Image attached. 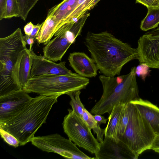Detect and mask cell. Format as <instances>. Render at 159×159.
Segmentation results:
<instances>
[{
  "label": "cell",
  "mask_w": 159,
  "mask_h": 159,
  "mask_svg": "<svg viewBox=\"0 0 159 159\" xmlns=\"http://www.w3.org/2000/svg\"><path fill=\"white\" fill-rule=\"evenodd\" d=\"M85 44L98 70L107 76L119 75L125 65L137 58L136 49L107 31L89 32Z\"/></svg>",
  "instance_id": "1"
},
{
  "label": "cell",
  "mask_w": 159,
  "mask_h": 159,
  "mask_svg": "<svg viewBox=\"0 0 159 159\" xmlns=\"http://www.w3.org/2000/svg\"><path fill=\"white\" fill-rule=\"evenodd\" d=\"M58 97L40 95L32 98L20 113L0 125V128L15 136L20 142V146L31 142L39 128L46 122Z\"/></svg>",
  "instance_id": "2"
},
{
  "label": "cell",
  "mask_w": 159,
  "mask_h": 159,
  "mask_svg": "<svg viewBox=\"0 0 159 159\" xmlns=\"http://www.w3.org/2000/svg\"><path fill=\"white\" fill-rule=\"evenodd\" d=\"M26 44L20 28L0 38V97L23 89L19 70Z\"/></svg>",
  "instance_id": "3"
},
{
  "label": "cell",
  "mask_w": 159,
  "mask_h": 159,
  "mask_svg": "<svg viewBox=\"0 0 159 159\" xmlns=\"http://www.w3.org/2000/svg\"><path fill=\"white\" fill-rule=\"evenodd\" d=\"M136 75L135 67H132L128 74L116 77L100 75L103 93L90 113L93 115L106 113L109 115L117 104H126L139 98Z\"/></svg>",
  "instance_id": "4"
},
{
  "label": "cell",
  "mask_w": 159,
  "mask_h": 159,
  "mask_svg": "<svg viewBox=\"0 0 159 159\" xmlns=\"http://www.w3.org/2000/svg\"><path fill=\"white\" fill-rule=\"evenodd\" d=\"M89 79L77 76L43 75L30 77L23 89L28 93L60 96L85 89Z\"/></svg>",
  "instance_id": "5"
},
{
  "label": "cell",
  "mask_w": 159,
  "mask_h": 159,
  "mask_svg": "<svg viewBox=\"0 0 159 159\" xmlns=\"http://www.w3.org/2000/svg\"><path fill=\"white\" fill-rule=\"evenodd\" d=\"M129 104V120L124 134L119 139L128 146L137 159L143 152L151 149L156 135L134 104L131 102Z\"/></svg>",
  "instance_id": "6"
},
{
  "label": "cell",
  "mask_w": 159,
  "mask_h": 159,
  "mask_svg": "<svg viewBox=\"0 0 159 159\" xmlns=\"http://www.w3.org/2000/svg\"><path fill=\"white\" fill-rule=\"evenodd\" d=\"M68 111L62 123L64 132L77 146L95 154L100 149V143L82 118L72 110Z\"/></svg>",
  "instance_id": "7"
},
{
  "label": "cell",
  "mask_w": 159,
  "mask_h": 159,
  "mask_svg": "<svg viewBox=\"0 0 159 159\" xmlns=\"http://www.w3.org/2000/svg\"><path fill=\"white\" fill-rule=\"evenodd\" d=\"M31 142L33 145L43 151L55 153L66 158L95 159L86 155L70 139L58 134L34 137Z\"/></svg>",
  "instance_id": "8"
},
{
  "label": "cell",
  "mask_w": 159,
  "mask_h": 159,
  "mask_svg": "<svg viewBox=\"0 0 159 159\" xmlns=\"http://www.w3.org/2000/svg\"><path fill=\"white\" fill-rule=\"evenodd\" d=\"M74 24L71 22L62 25L55 33L43 49V57L54 62L61 61L70 45L74 43L77 36L71 30Z\"/></svg>",
  "instance_id": "9"
},
{
  "label": "cell",
  "mask_w": 159,
  "mask_h": 159,
  "mask_svg": "<svg viewBox=\"0 0 159 159\" xmlns=\"http://www.w3.org/2000/svg\"><path fill=\"white\" fill-rule=\"evenodd\" d=\"M136 48L140 64L159 69V27L141 36Z\"/></svg>",
  "instance_id": "10"
},
{
  "label": "cell",
  "mask_w": 159,
  "mask_h": 159,
  "mask_svg": "<svg viewBox=\"0 0 159 159\" xmlns=\"http://www.w3.org/2000/svg\"><path fill=\"white\" fill-rule=\"evenodd\" d=\"M32 98L23 89L0 97V125L20 113Z\"/></svg>",
  "instance_id": "11"
},
{
  "label": "cell",
  "mask_w": 159,
  "mask_h": 159,
  "mask_svg": "<svg viewBox=\"0 0 159 159\" xmlns=\"http://www.w3.org/2000/svg\"><path fill=\"white\" fill-rule=\"evenodd\" d=\"M94 154L96 159H137L134 152L122 141L107 136Z\"/></svg>",
  "instance_id": "12"
},
{
  "label": "cell",
  "mask_w": 159,
  "mask_h": 159,
  "mask_svg": "<svg viewBox=\"0 0 159 159\" xmlns=\"http://www.w3.org/2000/svg\"><path fill=\"white\" fill-rule=\"evenodd\" d=\"M31 52L33 58L30 77L43 75H79L68 69L65 66V61L56 63L43 56L36 55L33 50Z\"/></svg>",
  "instance_id": "13"
},
{
  "label": "cell",
  "mask_w": 159,
  "mask_h": 159,
  "mask_svg": "<svg viewBox=\"0 0 159 159\" xmlns=\"http://www.w3.org/2000/svg\"><path fill=\"white\" fill-rule=\"evenodd\" d=\"M70 66L76 73L86 78L95 77L98 69L94 60L83 52H74L68 57Z\"/></svg>",
  "instance_id": "14"
},
{
  "label": "cell",
  "mask_w": 159,
  "mask_h": 159,
  "mask_svg": "<svg viewBox=\"0 0 159 159\" xmlns=\"http://www.w3.org/2000/svg\"><path fill=\"white\" fill-rule=\"evenodd\" d=\"M131 102L148 122L155 135H159V108L149 101L140 98Z\"/></svg>",
  "instance_id": "15"
},
{
  "label": "cell",
  "mask_w": 159,
  "mask_h": 159,
  "mask_svg": "<svg viewBox=\"0 0 159 159\" xmlns=\"http://www.w3.org/2000/svg\"><path fill=\"white\" fill-rule=\"evenodd\" d=\"M60 23L55 16H47L35 38L38 43L46 45L58 30Z\"/></svg>",
  "instance_id": "16"
},
{
  "label": "cell",
  "mask_w": 159,
  "mask_h": 159,
  "mask_svg": "<svg viewBox=\"0 0 159 159\" xmlns=\"http://www.w3.org/2000/svg\"><path fill=\"white\" fill-rule=\"evenodd\" d=\"M126 104L119 103L115 105L109 115L108 122L105 128L104 136L118 140L117 129L121 115Z\"/></svg>",
  "instance_id": "17"
},
{
  "label": "cell",
  "mask_w": 159,
  "mask_h": 159,
  "mask_svg": "<svg viewBox=\"0 0 159 159\" xmlns=\"http://www.w3.org/2000/svg\"><path fill=\"white\" fill-rule=\"evenodd\" d=\"M27 48L21 60L19 70V80L23 89L30 78V71L32 63L31 51Z\"/></svg>",
  "instance_id": "18"
},
{
  "label": "cell",
  "mask_w": 159,
  "mask_h": 159,
  "mask_svg": "<svg viewBox=\"0 0 159 159\" xmlns=\"http://www.w3.org/2000/svg\"><path fill=\"white\" fill-rule=\"evenodd\" d=\"M145 17L141 21L140 28L146 31L155 29L159 25V6L149 7Z\"/></svg>",
  "instance_id": "19"
},
{
  "label": "cell",
  "mask_w": 159,
  "mask_h": 159,
  "mask_svg": "<svg viewBox=\"0 0 159 159\" xmlns=\"http://www.w3.org/2000/svg\"><path fill=\"white\" fill-rule=\"evenodd\" d=\"M80 91L70 92L67 95L70 96L71 99L70 104L72 110L82 118L84 110L85 108L80 98Z\"/></svg>",
  "instance_id": "20"
},
{
  "label": "cell",
  "mask_w": 159,
  "mask_h": 159,
  "mask_svg": "<svg viewBox=\"0 0 159 159\" xmlns=\"http://www.w3.org/2000/svg\"><path fill=\"white\" fill-rule=\"evenodd\" d=\"M82 119L87 124L89 127L92 129L97 136L100 137L103 133V129L101 127V125L98 124L94 119L93 115L85 108L84 110Z\"/></svg>",
  "instance_id": "21"
},
{
  "label": "cell",
  "mask_w": 159,
  "mask_h": 159,
  "mask_svg": "<svg viewBox=\"0 0 159 159\" xmlns=\"http://www.w3.org/2000/svg\"><path fill=\"white\" fill-rule=\"evenodd\" d=\"M129 103L125 105L117 129V137L119 139L124 134L129 120L130 109Z\"/></svg>",
  "instance_id": "22"
},
{
  "label": "cell",
  "mask_w": 159,
  "mask_h": 159,
  "mask_svg": "<svg viewBox=\"0 0 159 159\" xmlns=\"http://www.w3.org/2000/svg\"><path fill=\"white\" fill-rule=\"evenodd\" d=\"M20 12V18L24 21L29 13L39 0H17Z\"/></svg>",
  "instance_id": "23"
},
{
  "label": "cell",
  "mask_w": 159,
  "mask_h": 159,
  "mask_svg": "<svg viewBox=\"0 0 159 159\" xmlns=\"http://www.w3.org/2000/svg\"><path fill=\"white\" fill-rule=\"evenodd\" d=\"M20 12L17 0H7L4 19L20 17Z\"/></svg>",
  "instance_id": "24"
},
{
  "label": "cell",
  "mask_w": 159,
  "mask_h": 159,
  "mask_svg": "<svg viewBox=\"0 0 159 159\" xmlns=\"http://www.w3.org/2000/svg\"><path fill=\"white\" fill-rule=\"evenodd\" d=\"M0 133L2 138L9 145L15 148L20 145L19 141L11 133L1 128H0Z\"/></svg>",
  "instance_id": "25"
},
{
  "label": "cell",
  "mask_w": 159,
  "mask_h": 159,
  "mask_svg": "<svg viewBox=\"0 0 159 159\" xmlns=\"http://www.w3.org/2000/svg\"><path fill=\"white\" fill-rule=\"evenodd\" d=\"M150 68L147 65L144 64H140L137 67H136V75L141 76L143 80L148 74V69Z\"/></svg>",
  "instance_id": "26"
},
{
  "label": "cell",
  "mask_w": 159,
  "mask_h": 159,
  "mask_svg": "<svg viewBox=\"0 0 159 159\" xmlns=\"http://www.w3.org/2000/svg\"><path fill=\"white\" fill-rule=\"evenodd\" d=\"M136 3L141 4L147 8L159 6V0H136Z\"/></svg>",
  "instance_id": "27"
},
{
  "label": "cell",
  "mask_w": 159,
  "mask_h": 159,
  "mask_svg": "<svg viewBox=\"0 0 159 159\" xmlns=\"http://www.w3.org/2000/svg\"><path fill=\"white\" fill-rule=\"evenodd\" d=\"M7 0H0V20L4 19Z\"/></svg>",
  "instance_id": "28"
},
{
  "label": "cell",
  "mask_w": 159,
  "mask_h": 159,
  "mask_svg": "<svg viewBox=\"0 0 159 159\" xmlns=\"http://www.w3.org/2000/svg\"><path fill=\"white\" fill-rule=\"evenodd\" d=\"M34 25L31 22L28 23L24 27V30L25 35L30 36L33 31Z\"/></svg>",
  "instance_id": "29"
},
{
  "label": "cell",
  "mask_w": 159,
  "mask_h": 159,
  "mask_svg": "<svg viewBox=\"0 0 159 159\" xmlns=\"http://www.w3.org/2000/svg\"><path fill=\"white\" fill-rule=\"evenodd\" d=\"M43 22L34 25V28L30 37L34 39L39 33L40 29L43 25Z\"/></svg>",
  "instance_id": "30"
},
{
  "label": "cell",
  "mask_w": 159,
  "mask_h": 159,
  "mask_svg": "<svg viewBox=\"0 0 159 159\" xmlns=\"http://www.w3.org/2000/svg\"><path fill=\"white\" fill-rule=\"evenodd\" d=\"M151 149L159 153V135L156 136L153 142Z\"/></svg>",
  "instance_id": "31"
},
{
  "label": "cell",
  "mask_w": 159,
  "mask_h": 159,
  "mask_svg": "<svg viewBox=\"0 0 159 159\" xmlns=\"http://www.w3.org/2000/svg\"><path fill=\"white\" fill-rule=\"evenodd\" d=\"M93 117L95 120L100 125L106 124L108 120V119L105 118L104 116L101 115H93Z\"/></svg>",
  "instance_id": "32"
},
{
  "label": "cell",
  "mask_w": 159,
  "mask_h": 159,
  "mask_svg": "<svg viewBox=\"0 0 159 159\" xmlns=\"http://www.w3.org/2000/svg\"><path fill=\"white\" fill-rule=\"evenodd\" d=\"M24 38L25 41L26 42L27 44L30 45V50H32V48L34 42V39L30 36L25 35L24 36Z\"/></svg>",
  "instance_id": "33"
},
{
  "label": "cell",
  "mask_w": 159,
  "mask_h": 159,
  "mask_svg": "<svg viewBox=\"0 0 159 159\" xmlns=\"http://www.w3.org/2000/svg\"><path fill=\"white\" fill-rule=\"evenodd\" d=\"M100 0H95V1H94V3L96 5Z\"/></svg>",
  "instance_id": "34"
}]
</instances>
